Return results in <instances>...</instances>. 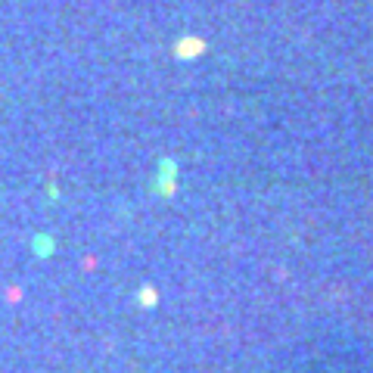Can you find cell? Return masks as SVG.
Here are the masks:
<instances>
[{
	"label": "cell",
	"instance_id": "6da1fadb",
	"mask_svg": "<svg viewBox=\"0 0 373 373\" xmlns=\"http://www.w3.org/2000/svg\"><path fill=\"white\" fill-rule=\"evenodd\" d=\"M202 53V41H193V38H184L181 47H177V56H196Z\"/></svg>",
	"mask_w": 373,
	"mask_h": 373
},
{
	"label": "cell",
	"instance_id": "7a4b0ae2",
	"mask_svg": "<svg viewBox=\"0 0 373 373\" xmlns=\"http://www.w3.org/2000/svg\"><path fill=\"white\" fill-rule=\"evenodd\" d=\"M35 252L41 258H47L50 252H53V240H47V236H35Z\"/></svg>",
	"mask_w": 373,
	"mask_h": 373
},
{
	"label": "cell",
	"instance_id": "3957f363",
	"mask_svg": "<svg viewBox=\"0 0 373 373\" xmlns=\"http://www.w3.org/2000/svg\"><path fill=\"white\" fill-rule=\"evenodd\" d=\"M156 290H152V286H143V290H140V305H143V308H156Z\"/></svg>",
	"mask_w": 373,
	"mask_h": 373
}]
</instances>
